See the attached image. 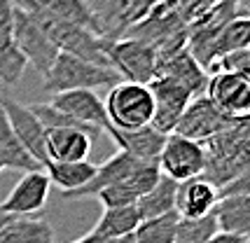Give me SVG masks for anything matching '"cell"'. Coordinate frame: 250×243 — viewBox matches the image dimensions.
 Masks as SVG:
<instances>
[{"label":"cell","instance_id":"1","mask_svg":"<svg viewBox=\"0 0 250 243\" xmlns=\"http://www.w3.org/2000/svg\"><path fill=\"white\" fill-rule=\"evenodd\" d=\"M122 38L150 44L157 59L164 61L187 47V21L175 0H162Z\"/></svg>","mask_w":250,"mask_h":243},{"label":"cell","instance_id":"2","mask_svg":"<svg viewBox=\"0 0 250 243\" xmlns=\"http://www.w3.org/2000/svg\"><path fill=\"white\" fill-rule=\"evenodd\" d=\"M117 82H120V75L112 68L96 66V63L82 61L77 56L59 52L54 66L42 78V87L49 96H56V94L77 91V89L94 91L98 87H115Z\"/></svg>","mask_w":250,"mask_h":243},{"label":"cell","instance_id":"3","mask_svg":"<svg viewBox=\"0 0 250 243\" xmlns=\"http://www.w3.org/2000/svg\"><path fill=\"white\" fill-rule=\"evenodd\" d=\"M103 108H105L110 126L122 129V131L141 129L152 122V91L147 84L117 82L115 87H110L108 101L103 103Z\"/></svg>","mask_w":250,"mask_h":243},{"label":"cell","instance_id":"4","mask_svg":"<svg viewBox=\"0 0 250 243\" xmlns=\"http://www.w3.org/2000/svg\"><path fill=\"white\" fill-rule=\"evenodd\" d=\"M105 56H108V66L120 75L122 82L150 84L157 78L159 59L152 47L141 40H131V38L105 40Z\"/></svg>","mask_w":250,"mask_h":243},{"label":"cell","instance_id":"5","mask_svg":"<svg viewBox=\"0 0 250 243\" xmlns=\"http://www.w3.org/2000/svg\"><path fill=\"white\" fill-rule=\"evenodd\" d=\"M12 38L23 54L26 63L38 70V75H47V70L54 66L59 49H56L52 40L47 38L42 28L31 14H26L21 7L12 5Z\"/></svg>","mask_w":250,"mask_h":243},{"label":"cell","instance_id":"6","mask_svg":"<svg viewBox=\"0 0 250 243\" xmlns=\"http://www.w3.org/2000/svg\"><path fill=\"white\" fill-rule=\"evenodd\" d=\"M103 40H120L162 0H84Z\"/></svg>","mask_w":250,"mask_h":243},{"label":"cell","instance_id":"7","mask_svg":"<svg viewBox=\"0 0 250 243\" xmlns=\"http://www.w3.org/2000/svg\"><path fill=\"white\" fill-rule=\"evenodd\" d=\"M206 159H208V150L201 143L194 141H187L183 136H166V143L157 164L162 176L171 178L175 182H185L192 178H201L204 176V168H206Z\"/></svg>","mask_w":250,"mask_h":243},{"label":"cell","instance_id":"8","mask_svg":"<svg viewBox=\"0 0 250 243\" xmlns=\"http://www.w3.org/2000/svg\"><path fill=\"white\" fill-rule=\"evenodd\" d=\"M234 122L227 120L222 112L213 105V101L208 99L206 94L194 96L189 101V105L185 108L183 117L175 126V136H183L187 141H194V143H208L213 141L215 136L225 133Z\"/></svg>","mask_w":250,"mask_h":243},{"label":"cell","instance_id":"9","mask_svg":"<svg viewBox=\"0 0 250 243\" xmlns=\"http://www.w3.org/2000/svg\"><path fill=\"white\" fill-rule=\"evenodd\" d=\"M0 108H2L5 117L10 122L14 136L19 138V143L44 168V164L49 162V157H47V131L40 124V120L33 115V110L28 105H21L19 101H14L7 94H0Z\"/></svg>","mask_w":250,"mask_h":243},{"label":"cell","instance_id":"10","mask_svg":"<svg viewBox=\"0 0 250 243\" xmlns=\"http://www.w3.org/2000/svg\"><path fill=\"white\" fill-rule=\"evenodd\" d=\"M147 87L152 91V101H154V112L150 126L154 131L164 133V136H171L175 131L180 117H183L185 108L189 105V101L194 96L180 84H175L173 80L162 78V75H157Z\"/></svg>","mask_w":250,"mask_h":243},{"label":"cell","instance_id":"11","mask_svg":"<svg viewBox=\"0 0 250 243\" xmlns=\"http://www.w3.org/2000/svg\"><path fill=\"white\" fill-rule=\"evenodd\" d=\"M206 96L227 120L239 122L250 117V87L236 73H227V70L213 73L208 78Z\"/></svg>","mask_w":250,"mask_h":243},{"label":"cell","instance_id":"12","mask_svg":"<svg viewBox=\"0 0 250 243\" xmlns=\"http://www.w3.org/2000/svg\"><path fill=\"white\" fill-rule=\"evenodd\" d=\"M49 189H52V180L44 171H28L14 185L7 199L0 203V210L14 218H31L33 213L44 208L49 199Z\"/></svg>","mask_w":250,"mask_h":243},{"label":"cell","instance_id":"13","mask_svg":"<svg viewBox=\"0 0 250 243\" xmlns=\"http://www.w3.org/2000/svg\"><path fill=\"white\" fill-rule=\"evenodd\" d=\"M49 105H54L56 110L70 115L73 120L84 124L94 131L103 133L110 126L103 101L98 99V94L89 91V89H77V91H63L49 99Z\"/></svg>","mask_w":250,"mask_h":243},{"label":"cell","instance_id":"14","mask_svg":"<svg viewBox=\"0 0 250 243\" xmlns=\"http://www.w3.org/2000/svg\"><path fill=\"white\" fill-rule=\"evenodd\" d=\"M220 201L218 187L208 178H192L178 182L175 189V213L185 220H196L213 213Z\"/></svg>","mask_w":250,"mask_h":243},{"label":"cell","instance_id":"15","mask_svg":"<svg viewBox=\"0 0 250 243\" xmlns=\"http://www.w3.org/2000/svg\"><path fill=\"white\" fill-rule=\"evenodd\" d=\"M141 159H133L126 152H115V155L105 159L103 164H96V173L89 180L84 187L75 189V192H63L65 199H87V197H96L101 189L120 185L133 173V168L138 166Z\"/></svg>","mask_w":250,"mask_h":243},{"label":"cell","instance_id":"16","mask_svg":"<svg viewBox=\"0 0 250 243\" xmlns=\"http://www.w3.org/2000/svg\"><path fill=\"white\" fill-rule=\"evenodd\" d=\"M105 133L115 141L120 152H126V155H131L133 159H141V162H157L164 150V143H166V136L154 131L150 124L141 126V129H129V131L108 126Z\"/></svg>","mask_w":250,"mask_h":243},{"label":"cell","instance_id":"17","mask_svg":"<svg viewBox=\"0 0 250 243\" xmlns=\"http://www.w3.org/2000/svg\"><path fill=\"white\" fill-rule=\"evenodd\" d=\"M157 75L173 80L175 84H180L183 89H187L192 96H201V94H206L208 78H210L206 70L194 61V56L187 52V47L183 49V52H178V54L159 61Z\"/></svg>","mask_w":250,"mask_h":243},{"label":"cell","instance_id":"18","mask_svg":"<svg viewBox=\"0 0 250 243\" xmlns=\"http://www.w3.org/2000/svg\"><path fill=\"white\" fill-rule=\"evenodd\" d=\"M138 213L133 206L129 208H115V210H103V215L98 218V222L89 229L84 236H80L73 243H110L120 236L133 234V229L138 227Z\"/></svg>","mask_w":250,"mask_h":243},{"label":"cell","instance_id":"19","mask_svg":"<svg viewBox=\"0 0 250 243\" xmlns=\"http://www.w3.org/2000/svg\"><path fill=\"white\" fill-rule=\"evenodd\" d=\"M91 152V136L77 129H52L47 131V157L49 162H87Z\"/></svg>","mask_w":250,"mask_h":243},{"label":"cell","instance_id":"20","mask_svg":"<svg viewBox=\"0 0 250 243\" xmlns=\"http://www.w3.org/2000/svg\"><path fill=\"white\" fill-rule=\"evenodd\" d=\"M213 213L220 232L250 239V194H222Z\"/></svg>","mask_w":250,"mask_h":243},{"label":"cell","instance_id":"21","mask_svg":"<svg viewBox=\"0 0 250 243\" xmlns=\"http://www.w3.org/2000/svg\"><path fill=\"white\" fill-rule=\"evenodd\" d=\"M0 243H54V227L44 218H12L0 229Z\"/></svg>","mask_w":250,"mask_h":243},{"label":"cell","instance_id":"22","mask_svg":"<svg viewBox=\"0 0 250 243\" xmlns=\"http://www.w3.org/2000/svg\"><path fill=\"white\" fill-rule=\"evenodd\" d=\"M0 164H2V168L23 171V173H28V171H42V166L26 152V147L14 136L2 108H0Z\"/></svg>","mask_w":250,"mask_h":243},{"label":"cell","instance_id":"23","mask_svg":"<svg viewBox=\"0 0 250 243\" xmlns=\"http://www.w3.org/2000/svg\"><path fill=\"white\" fill-rule=\"evenodd\" d=\"M175 189H178V182L171 180V178L162 176L157 180L147 194H143L141 199L136 201V213H138V220H152V218H159V215H166L175 210Z\"/></svg>","mask_w":250,"mask_h":243},{"label":"cell","instance_id":"24","mask_svg":"<svg viewBox=\"0 0 250 243\" xmlns=\"http://www.w3.org/2000/svg\"><path fill=\"white\" fill-rule=\"evenodd\" d=\"M42 171L54 185L61 187L63 194V192H75L84 187L96 173V164H91L89 159L87 162H47Z\"/></svg>","mask_w":250,"mask_h":243},{"label":"cell","instance_id":"25","mask_svg":"<svg viewBox=\"0 0 250 243\" xmlns=\"http://www.w3.org/2000/svg\"><path fill=\"white\" fill-rule=\"evenodd\" d=\"M33 2H35L40 10L49 12L52 17H59V19H63V21L77 23V26L87 28L91 33L101 35L96 19H94V14L89 12L84 0H33Z\"/></svg>","mask_w":250,"mask_h":243},{"label":"cell","instance_id":"26","mask_svg":"<svg viewBox=\"0 0 250 243\" xmlns=\"http://www.w3.org/2000/svg\"><path fill=\"white\" fill-rule=\"evenodd\" d=\"M26 68L28 63L14 42L12 31H0V82L5 87H14L17 82H21Z\"/></svg>","mask_w":250,"mask_h":243},{"label":"cell","instance_id":"27","mask_svg":"<svg viewBox=\"0 0 250 243\" xmlns=\"http://www.w3.org/2000/svg\"><path fill=\"white\" fill-rule=\"evenodd\" d=\"M241 49H250V19L246 17H236L234 21H229L222 33L218 35L215 40V47H213V56H215V66L222 56H229L234 52H241ZM215 73V70H213ZM210 73V75H213Z\"/></svg>","mask_w":250,"mask_h":243},{"label":"cell","instance_id":"28","mask_svg":"<svg viewBox=\"0 0 250 243\" xmlns=\"http://www.w3.org/2000/svg\"><path fill=\"white\" fill-rule=\"evenodd\" d=\"M178 220L180 215L171 210L166 215L152 218V220L138 222V227L133 229V241L136 243H173L175 241V229H178Z\"/></svg>","mask_w":250,"mask_h":243},{"label":"cell","instance_id":"29","mask_svg":"<svg viewBox=\"0 0 250 243\" xmlns=\"http://www.w3.org/2000/svg\"><path fill=\"white\" fill-rule=\"evenodd\" d=\"M218 220L215 213H208L204 218L196 220H178V229H175V241L173 243H206L218 234Z\"/></svg>","mask_w":250,"mask_h":243},{"label":"cell","instance_id":"30","mask_svg":"<svg viewBox=\"0 0 250 243\" xmlns=\"http://www.w3.org/2000/svg\"><path fill=\"white\" fill-rule=\"evenodd\" d=\"M218 70L236 73L250 87V49H241V52H234V54H229V56H222L218 61V66H215V73Z\"/></svg>","mask_w":250,"mask_h":243},{"label":"cell","instance_id":"31","mask_svg":"<svg viewBox=\"0 0 250 243\" xmlns=\"http://www.w3.org/2000/svg\"><path fill=\"white\" fill-rule=\"evenodd\" d=\"M178 2V7L183 12V17H185V21H194L196 17H201L206 10H210L213 5H218L220 0H175Z\"/></svg>","mask_w":250,"mask_h":243},{"label":"cell","instance_id":"32","mask_svg":"<svg viewBox=\"0 0 250 243\" xmlns=\"http://www.w3.org/2000/svg\"><path fill=\"white\" fill-rule=\"evenodd\" d=\"M0 31H12V0H0Z\"/></svg>","mask_w":250,"mask_h":243},{"label":"cell","instance_id":"33","mask_svg":"<svg viewBox=\"0 0 250 243\" xmlns=\"http://www.w3.org/2000/svg\"><path fill=\"white\" fill-rule=\"evenodd\" d=\"M246 239H241V236H236V234H227V232H218L210 241L206 243H243Z\"/></svg>","mask_w":250,"mask_h":243},{"label":"cell","instance_id":"34","mask_svg":"<svg viewBox=\"0 0 250 243\" xmlns=\"http://www.w3.org/2000/svg\"><path fill=\"white\" fill-rule=\"evenodd\" d=\"M236 7H239V17L250 19V0H236Z\"/></svg>","mask_w":250,"mask_h":243},{"label":"cell","instance_id":"35","mask_svg":"<svg viewBox=\"0 0 250 243\" xmlns=\"http://www.w3.org/2000/svg\"><path fill=\"white\" fill-rule=\"evenodd\" d=\"M12 218H14V215H7V213H2V210H0V229H2V227H5Z\"/></svg>","mask_w":250,"mask_h":243},{"label":"cell","instance_id":"36","mask_svg":"<svg viewBox=\"0 0 250 243\" xmlns=\"http://www.w3.org/2000/svg\"><path fill=\"white\" fill-rule=\"evenodd\" d=\"M243 243H250V239H246V241H243Z\"/></svg>","mask_w":250,"mask_h":243},{"label":"cell","instance_id":"37","mask_svg":"<svg viewBox=\"0 0 250 243\" xmlns=\"http://www.w3.org/2000/svg\"><path fill=\"white\" fill-rule=\"evenodd\" d=\"M0 171H2V164H0Z\"/></svg>","mask_w":250,"mask_h":243}]
</instances>
